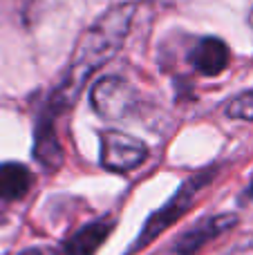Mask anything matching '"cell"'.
<instances>
[{
  "instance_id": "1",
  "label": "cell",
  "mask_w": 253,
  "mask_h": 255,
  "mask_svg": "<svg viewBox=\"0 0 253 255\" xmlns=\"http://www.w3.org/2000/svg\"><path fill=\"white\" fill-rule=\"evenodd\" d=\"M134 4H119L103 13L92 27L79 40L74 54H72L70 67L65 70L61 85L54 92V108L67 110L72 103L79 99L83 85L101 65H106L117 49L124 45V38L128 36V29L132 25Z\"/></svg>"
},
{
  "instance_id": "2",
  "label": "cell",
  "mask_w": 253,
  "mask_h": 255,
  "mask_svg": "<svg viewBox=\"0 0 253 255\" xmlns=\"http://www.w3.org/2000/svg\"><path fill=\"white\" fill-rule=\"evenodd\" d=\"M209 177L211 172H206V175H197L193 177V179H188L186 184L182 186V188L177 190V195H175L173 199H170L168 204H166L161 211H157L155 215L150 217V222H148L146 226H143L141 235H139V240L134 242L132 251H137V249H141L143 244H150L152 240L157 238V235L161 233L164 229H168L170 224H175V222L179 220V217L184 215V213L191 208L193 199H195V195L200 193L202 188H204L206 184H209Z\"/></svg>"
},
{
  "instance_id": "3",
  "label": "cell",
  "mask_w": 253,
  "mask_h": 255,
  "mask_svg": "<svg viewBox=\"0 0 253 255\" xmlns=\"http://www.w3.org/2000/svg\"><path fill=\"white\" fill-rule=\"evenodd\" d=\"M148 157V148L137 136L119 130H106L101 134V163L112 172H128Z\"/></svg>"
},
{
  "instance_id": "4",
  "label": "cell",
  "mask_w": 253,
  "mask_h": 255,
  "mask_svg": "<svg viewBox=\"0 0 253 255\" xmlns=\"http://www.w3.org/2000/svg\"><path fill=\"white\" fill-rule=\"evenodd\" d=\"M134 90L119 76H106L92 88L90 101L103 119H121L134 106Z\"/></svg>"
},
{
  "instance_id": "5",
  "label": "cell",
  "mask_w": 253,
  "mask_h": 255,
  "mask_svg": "<svg viewBox=\"0 0 253 255\" xmlns=\"http://www.w3.org/2000/svg\"><path fill=\"white\" fill-rule=\"evenodd\" d=\"M236 215H218V217H209L206 222H202L200 226L186 231L177 242L170 247L168 255H195L200 253V249H204L209 242H213L215 238L229 231L236 224Z\"/></svg>"
},
{
  "instance_id": "6",
  "label": "cell",
  "mask_w": 253,
  "mask_h": 255,
  "mask_svg": "<svg viewBox=\"0 0 253 255\" xmlns=\"http://www.w3.org/2000/svg\"><path fill=\"white\" fill-rule=\"evenodd\" d=\"M229 61H231V54H229V47L224 40L220 38H202L200 43L195 45L191 54V63L200 74L204 76H218L227 70Z\"/></svg>"
},
{
  "instance_id": "7",
  "label": "cell",
  "mask_w": 253,
  "mask_h": 255,
  "mask_svg": "<svg viewBox=\"0 0 253 255\" xmlns=\"http://www.w3.org/2000/svg\"><path fill=\"white\" fill-rule=\"evenodd\" d=\"M31 177L29 168L22 163L9 161L0 166V199L2 202H16L22 199L31 188Z\"/></svg>"
},
{
  "instance_id": "8",
  "label": "cell",
  "mask_w": 253,
  "mask_h": 255,
  "mask_svg": "<svg viewBox=\"0 0 253 255\" xmlns=\"http://www.w3.org/2000/svg\"><path fill=\"white\" fill-rule=\"evenodd\" d=\"M108 233H110V224L108 222H94V224L83 226L65 242L63 255H92L106 242Z\"/></svg>"
},
{
  "instance_id": "9",
  "label": "cell",
  "mask_w": 253,
  "mask_h": 255,
  "mask_svg": "<svg viewBox=\"0 0 253 255\" xmlns=\"http://www.w3.org/2000/svg\"><path fill=\"white\" fill-rule=\"evenodd\" d=\"M34 157L43 163L47 170H54L63 163V148L56 139V130L49 121H43L36 128V145H34Z\"/></svg>"
},
{
  "instance_id": "10",
  "label": "cell",
  "mask_w": 253,
  "mask_h": 255,
  "mask_svg": "<svg viewBox=\"0 0 253 255\" xmlns=\"http://www.w3.org/2000/svg\"><path fill=\"white\" fill-rule=\"evenodd\" d=\"M227 115L231 119H242V121H253V90L238 94L236 99L227 103Z\"/></svg>"
},
{
  "instance_id": "11",
  "label": "cell",
  "mask_w": 253,
  "mask_h": 255,
  "mask_svg": "<svg viewBox=\"0 0 253 255\" xmlns=\"http://www.w3.org/2000/svg\"><path fill=\"white\" fill-rule=\"evenodd\" d=\"M20 255H49V251H43V249H29V251H25Z\"/></svg>"
},
{
  "instance_id": "12",
  "label": "cell",
  "mask_w": 253,
  "mask_h": 255,
  "mask_svg": "<svg viewBox=\"0 0 253 255\" xmlns=\"http://www.w3.org/2000/svg\"><path fill=\"white\" fill-rule=\"evenodd\" d=\"M249 22H251V27H253V11H251V16H249Z\"/></svg>"
},
{
  "instance_id": "13",
  "label": "cell",
  "mask_w": 253,
  "mask_h": 255,
  "mask_svg": "<svg viewBox=\"0 0 253 255\" xmlns=\"http://www.w3.org/2000/svg\"><path fill=\"white\" fill-rule=\"evenodd\" d=\"M251 195H253V179H251Z\"/></svg>"
}]
</instances>
